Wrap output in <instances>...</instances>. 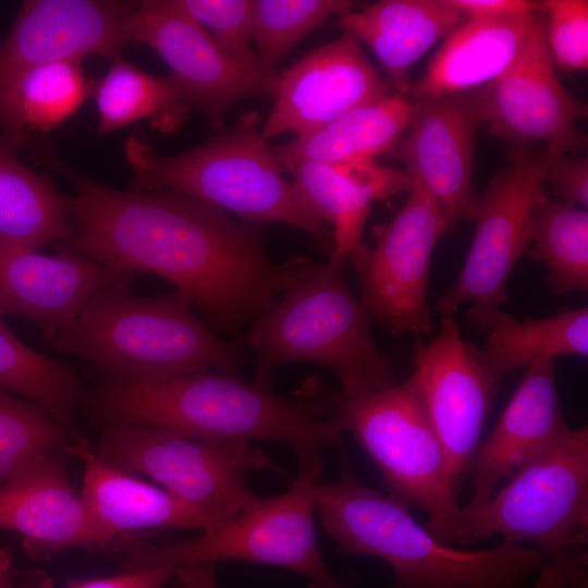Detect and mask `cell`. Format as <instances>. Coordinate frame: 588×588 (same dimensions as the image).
Wrapping results in <instances>:
<instances>
[{"label":"cell","mask_w":588,"mask_h":588,"mask_svg":"<svg viewBox=\"0 0 588 588\" xmlns=\"http://www.w3.org/2000/svg\"><path fill=\"white\" fill-rule=\"evenodd\" d=\"M315 510L342 554L373 556L390 566L389 588H519L547 559L539 548L507 541L480 551L451 548L405 502L364 485L344 453L336 479L316 487Z\"/></svg>","instance_id":"cell-3"},{"label":"cell","mask_w":588,"mask_h":588,"mask_svg":"<svg viewBox=\"0 0 588 588\" xmlns=\"http://www.w3.org/2000/svg\"><path fill=\"white\" fill-rule=\"evenodd\" d=\"M468 93L480 122L516 146L541 142L568 152L587 144L577 128V121L587 117V103L569 95L558 77L546 42L543 14L511 68Z\"/></svg>","instance_id":"cell-14"},{"label":"cell","mask_w":588,"mask_h":588,"mask_svg":"<svg viewBox=\"0 0 588 588\" xmlns=\"http://www.w3.org/2000/svg\"><path fill=\"white\" fill-rule=\"evenodd\" d=\"M587 512L588 428H571L522 464L483 505L462 507L457 543L502 536L549 555L586 546Z\"/></svg>","instance_id":"cell-9"},{"label":"cell","mask_w":588,"mask_h":588,"mask_svg":"<svg viewBox=\"0 0 588 588\" xmlns=\"http://www.w3.org/2000/svg\"><path fill=\"white\" fill-rule=\"evenodd\" d=\"M297 474L282 494L260 499L201 536L171 544L130 540L123 571L243 561L282 567L308 588H350L327 567L315 532V491L323 473L320 454L297 458Z\"/></svg>","instance_id":"cell-8"},{"label":"cell","mask_w":588,"mask_h":588,"mask_svg":"<svg viewBox=\"0 0 588 588\" xmlns=\"http://www.w3.org/2000/svg\"><path fill=\"white\" fill-rule=\"evenodd\" d=\"M130 39L166 62L185 103L199 110L216 132L223 131L235 102L273 96L277 74L235 62L175 0L136 1Z\"/></svg>","instance_id":"cell-13"},{"label":"cell","mask_w":588,"mask_h":588,"mask_svg":"<svg viewBox=\"0 0 588 588\" xmlns=\"http://www.w3.org/2000/svg\"><path fill=\"white\" fill-rule=\"evenodd\" d=\"M488 331L485 348L470 347L497 382L509 371L527 368L540 359L588 355L587 307L524 321L502 311Z\"/></svg>","instance_id":"cell-29"},{"label":"cell","mask_w":588,"mask_h":588,"mask_svg":"<svg viewBox=\"0 0 588 588\" xmlns=\"http://www.w3.org/2000/svg\"><path fill=\"white\" fill-rule=\"evenodd\" d=\"M287 172L306 204L332 225L334 246L329 261L340 266L355 261L367 247L363 234L371 205L407 193L413 184L406 169L376 161L302 162Z\"/></svg>","instance_id":"cell-23"},{"label":"cell","mask_w":588,"mask_h":588,"mask_svg":"<svg viewBox=\"0 0 588 588\" xmlns=\"http://www.w3.org/2000/svg\"><path fill=\"white\" fill-rule=\"evenodd\" d=\"M414 119L392 157L436 200L448 233L473 222L480 196L474 189L476 133L481 124L469 93L416 100Z\"/></svg>","instance_id":"cell-16"},{"label":"cell","mask_w":588,"mask_h":588,"mask_svg":"<svg viewBox=\"0 0 588 588\" xmlns=\"http://www.w3.org/2000/svg\"><path fill=\"white\" fill-rule=\"evenodd\" d=\"M0 389L48 411L73 437L79 380L63 362L38 353L14 335L0 315Z\"/></svg>","instance_id":"cell-32"},{"label":"cell","mask_w":588,"mask_h":588,"mask_svg":"<svg viewBox=\"0 0 588 588\" xmlns=\"http://www.w3.org/2000/svg\"><path fill=\"white\" fill-rule=\"evenodd\" d=\"M255 112L186 152L157 155L143 136L125 143L132 191L174 189L250 223L281 222L306 232L329 257L333 234L302 198L275 152L267 145Z\"/></svg>","instance_id":"cell-6"},{"label":"cell","mask_w":588,"mask_h":588,"mask_svg":"<svg viewBox=\"0 0 588 588\" xmlns=\"http://www.w3.org/2000/svg\"><path fill=\"white\" fill-rule=\"evenodd\" d=\"M73 438L46 408L0 389V485L32 456L65 452Z\"/></svg>","instance_id":"cell-34"},{"label":"cell","mask_w":588,"mask_h":588,"mask_svg":"<svg viewBox=\"0 0 588 588\" xmlns=\"http://www.w3.org/2000/svg\"><path fill=\"white\" fill-rule=\"evenodd\" d=\"M20 143L8 134L0 138V243L32 250L63 243L72 233V196L19 158Z\"/></svg>","instance_id":"cell-27"},{"label":"cell","mask_w":588,"mask_h":588,"mask_svg":"<svg viewBox=\"0 0 588 588\" xmlns=\"http://www.w3.org/2000/svg\"><path fill=\"white\" fill-rule=\"evenodd\" d=\"M63 452L29 457L0 485V528L21 535L25 551L38 561L65 550H102Z\"/></svg>","instance_id":"cell-20"},{"label":"cell","mask_w":588,"mask_h":588,"mask_svg":"<svg viewBox=\"0 0 588 588\" xmlns=\"http://www.w3.org/2000/svg\"><path fill=\"white\" fill-rule=\"evenodd\" d=\"M42 163L66 177L72 196L70 237L58 253L79 256L135 280L168 279L211 327L236 333L283 293L291 260L278 265L256 223L174 189L120 191L68 168L56 152Z\"/></svg>","instance_id":"cell-1"},{"label":"cell","mask_w":588,"mask_h":588,"mask_svg":"<svg viewBox=\"0 0 588 588\" xmlns=\"http://www.w3.org/2000/svg\"><path fill=\"white\" fill-rule=\"evenodd\" d=\"M175 588H219L216 564H193L174 569Z\"/></svg>","instance_id":"cell-40"},{"label":"cell","mask_w":588,"mask_h":588,"mask_svg":"<svg viewBox=\"0 0 588 588\" xmlns=\"http://www.w3.org/2000/svg\"><path fill=\"white\" fill-rule=\"evenodd\" d=\"M14 583L13 551L8 547L0 548V588H11Z\"/></svg>","instance_id":"cell-41"},{"label":"cell","mask_w":588,"mask_h":588,"mask_svg":"<svg viewBox=\"0 0 588 588\" xmlns=\"http://www.w3.org/2000/svg\"><path fill=\"white\" fill-rule=\"evenodd\" d=\"M555 362L540 359L526 368L499 422L478 445L467 468L474 497L466 510L483 505L503 478L571 429L561 407Z\"/></svg>","instance_id":"cell-21"},{"label":"cell","mask_w":588,"mask_h":588,"mask_svg":"<svg viewBox=\"0 0 588 588\" xmlns=\"http://www.w3.org/2000/svg\"><path fill=\"white\" fill-rule=\"evenodd\" d=\"M133 281L79 256H47L0 243V315L29 320L51 345L71 331L97 292L131 287Z\"/></svg>","instance_id":"cell-19"},{"label":"cell","mask_w":588,"mask_h":588,"mask_svg":"<svg viewBox=\"0 0 588 588\" xmlns=\"http://www.w3.org/2000/svg\"><path fill=\"white\" fill-rule=\"evenodd\" d=\"M541 14L466 19L445 37L412 96L438 98L492 83L516 61Z\"/></svg>","instance_id":"cell-24"},{"label":"cell","mask_w":588,"mask_h":588,"mask_svg":"<svg viewBox=\"0 0 588 588\" xmlns=\"http://www.w3.org/2000/svg\"><path fill=\"white\" fill-rule=\"evenodd\" d=\"M466 19L507 17L540 14L543 1L529 0H449Z\"/></svg>","instance_id":"cell-38"},{"label":"cell","mask_w":588,"mask_h":588,"mask_svg":"<svg viewBox=\"0 0 588 588\" xmlns=\"http://www.w3.org/2000/svg\"><path fill=\"white\" fill-rule=\"evenodd\" d=\"M448 233L431 195L413 179L407 197L392 220L377 231L372 248L352 262L369 315L391 333H429L428 282L433 252Z\"/></svg>","instance_id":"cell-12"},{"label":"cell","mask_w":588,"mask_h":588,"mask_svg":"<svg viewBox=\"0 0 588 588\" xmlns=\"http://www.w3.org/2000/svg\"><path fill=\"white\" fill-rule=\"evenodd\" d=\"M411 376L453 475L466 471L497 394V381L463 340L453 317H444L438 335L419 346Z\"/></svg>","instance_id":"cell-17"},{"label":"cell","mask_w":588,"mask_h":588,"mask_svg":"<svg viewBox=\"0 0 588 588\" xmlns=\"http://www.w3.org/2000/svg\"><path fill=\"white\" fill-rule=\"evenodd\" d=\"M416 100L392 93L352 109L322 127L298 136L274 152L283 170L302 162L355 163L391 155L411 125Z\"/></svg>","instance_id":"cell-26"},{"label":"cell","mask_w":588,"mask_h":588,"mask_svg":"<svg viewBox=\"0 0 588 588\" xmlns=\"http://www.w3.org/2000/svg\"><path fill=\"white\" fill-rule=\"evenodd\" d=\"M173 575L174 569L170 567L123 571L119 575L83 581L72 588H162Z\"/></svg>","instance_id":"cell-39"},{"label":"cell","mask_w":588,"mask_h":588,"mask_svg":"<svg viewBox=\"0 0 588 588\" xmlns=\"http://www.w3.org/2000/svg\"><path fill=\"white\" fill-rule=\"evenodd\" d=\"M235 62L258 68L253 48L254 0H175Z\"/></svg>","instance_id":"cell-35"},{"label":"cell","mask_w":588,"mask_h":588,"mask_svg":"<svg viewBox=\"0 0 588 588\" xmlns=\"http://www.w3.org/2000/svg\"><path fill=\"white\" fill-rule=\"evenodd\" d=\"M91 97L100 137L142 120L169 133L181 126L189 111L170 76L145 72L122 56L111 60L107 73L95 81Z\"/></svg>","instance_id":"cell-30"},{"label":"cell","mask_w":588,"mask_h":588,"mask_svg":"<svg viewBox=\"0 0 588 588\" xmlns=\"http://www.w3.org/2000/svg\"><path fill=\"white\" fill-rule=\"evenodd\" d=\"M527 256L546 265L551 294L586 293L587 209L544 195L534 212Z\"/></svg>","instance_id":"cell-31"},{"label":"cell","mask_w":588,"mask_h":588,"mask_svg":"<svg viewBox=\"0 0 588 588\" xmlns=\"http://www.w3.org/2000/svg\"><path fill=\"white\" fill-rule=\"evenodd\" d=\"M65 452L84 464L81 494L102 550L132 531L171 527L206 532L223 524L166 490L112 466L82 434L71 440Z\"/></svg>","instance_id":"cell-22"},{"label":"cell","mask_w":588,"mask_h":588,"mask_svg":"<svg viewBox=\"0 0 588 588\" xmlns=\"http://www.w3.org/2000/svg\"><path fill=\"white\" fill-rule=\"evenodd\" d=\"M179 291L137 296L127 286L97 292L54 345L103 379L155 380L217 370L237 376L245 355L198 319Z\"/></svg>","instance_id":"cell-5"},{"label":"cell","mask_w":588,"mask_h":588,"mask_svg":"<svg viewBox=\"0 0 588 588\" xmlns=\"http://www.w3.org/2000/svg\"><path fill=\"white\" fill-rule=\"evenodd\" d=\"M553 198L586 209L588 205V159L574 152L559 155L544 175V187Z\"/></svg>","instance_id":"cell-37"},{"label":"cell","mask_w":588,"mask_h":588,"mask_svg":"<svg viewBox=\"0 0 588 588\" xmlns=\"http://www.w3.org/2000/svg\"><path fill=\"white\" fill-rule=\"evenodd\" d=\"M298 397L354 437L378 466L390 494L428 513L426 528L438 540L448 546L458 541L456 477L411 377L357 397L310 380Z\"/></svg>","instance_id":"cell-7"},{"label":"cell","mask_w":588,"mask_h":588,"mask_svg":"<svg viewBox=\"0 0 588 588\" xmlns=\"http://www.w3.org/2000/svg\"><path fill=\"white\" fill-rule=\"evenodd\" d=\"M546 42L554 65L576 72L588 66V1H543Z\"/></svg>","instance_id":"cell-36"},{"label":"cell","mask_w":588,"mask_h":588,"mask_svg":"<svg viewBox=\"0 0 588 588\" xmlns=\"http://www.w3.org/2000/svg\"><path fill=\"white\" fill-rule=\"evenodd\" d=\"M562 152L518 145L509 166L499 171L480 196L474 237L453 287L441 295L436 310L453 317L463 304H471L466 318L478 331H488L507 302V282L530 246L535 209L546 195L544 175Z\"/></svg>","instance_id":"cell-11"},{"label":"cell","mask_w":588,"mask_h":588,"mask_svg":"<svg viewBox=\"0 0 588 588\" xmlns=\"http://www.w3.org/2000/svg\"><path fill=\"white\" fill-rule=\"evenodd\" d=\"M136 1L28 0L0 45V79L29 68L121 57Z\"/></svg>","instance_id":"cell-18"},{"label":"cell","mask_w":588,"mask_h":588,"mask_svg":"<svg viewBox=\"0 0 588 588\" xmlns=\"http://www.w3.org/2000/svg\"><path fill=\"white\" fill-rule=\"evenodd\" d=\"M392 93L350 32L277 74L274 103L261 128L268 140L282 133H311L352 109Z\"/></svg>","instance_id":"cell-15"},{"label":"cell","mask_w":588,"mask_h":588,"mask_svg":"<svg viewBox=\"0 0 588 588\" xmlns=\"http://www.w3.org/2000/svg\"><path fill=\"white\" fill-rule=\"evenodd\" d=\"M97 452L112 466L152 478L176 499L222 523L260 501L247 485L249 471H281L250 441L198 440L118 420L105 421Z\"/></svg>","instance_id":"cell-10"},{"label":"cell","mask_w":588,"mask_h":588,"mask_svg":"<svg viewBox=\"0 0 588 588\" xmlns=\"http://www.w3.org/2000/svg\"><path fill=\"white\" fill-rule=\"evenodd\" d=\"M11 588H53L52 578L39 569L29 571L15 580Z\"/></svg>","instance_id":"cell-42"},{"label":"cell","mask_w":588,"mask_h":588,"mask_svg":"<svg viewBox=\"0 0 588 588\" xmlns=\"http://www.w3.org/2000/svg\"><path fill=\"white\" fill-rule=\"evenodd\" d=\"M81 61L22 70L0 79V127L20 142L63 124L93 96Z\"/></svg>","instance_id":"cell-28"},{"label":"cell","mask_w":588,"mask_h":588,"mask_svg":"<svg viewBox=\"0 0 588 588\" xmlns=\"http://www.w3.org/2000/svg\"><path fill=\"white\" fill-rule=\"evenodd\" d=\"M370 318L345 281L344 266L291 259L282 298L246 333V345L257 356L254 381L271 384L275 368L303 363L331 369L347 396L392 387L395 371L375 340Z\"/></svg>","instance_id":"cell-4"},{"label":"cell","mask_w":588,"mask_h":588,"mask_svg":"<svg viewBox=\"0 0 588 588\" xmlns=\"http://www.w3.org/2000/svg\"><path fill=\"white\" fill-rule=\"evenodd\" d=\"M355 5L348 0H254L253 45L259 69L277 74L279 64L305 36Z\"/></svg>","instance_id":"cell-33"},{"label":"cell","mask_w":588,"mask_h":588,"mask_svg":"<svg viewBox=\"0 0 588 588\" xmlns=\"http://www.w3.org/2000/svg\"><path fill=\"white\" fill-rule=\"evenodd\" d=\"M466 20L449 0H382L339 20L343 30L366 44L395 93H411L409 69Z\"/></svg>","instance_id":"cell-25"},{"label":"cell","mask_w":588,"mask_h":588,"mask_svg":"<svg viewBox=\"0 0 588 588\" xmlns=\"http://www.w3.org/2000/svg\"><path fill=\"white\" fill-rule=\"evenodd\" d=\"M103 421H125L206 441L264 440L289 444L296 457L336 448L344 433L331 417L271 384L204 370L168 379H103L90 395Z\"/></svg>","instance_id":"cell-2"}]
</instances>
